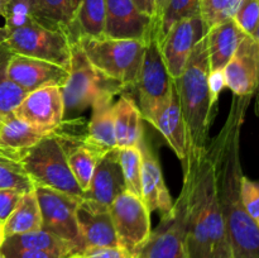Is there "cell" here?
Segmentation results:
<instances>
[{
  "mask_svg": "<svg viewBox=\"0 0 259 258\" xmlns=\"http://www.w3.org/2000/svg\"><path fill=\"white\" fill-rule=\"evenodd\" d=\"M253 96H235L219 133L207 142L217 175L218 199L224 217L233 258H259V228L250 219L240 195L244 176L240 161V134Z\"/></svg>",
  "mask_w": 259,
  "mask_h": 258,
  "instance_id": "obj_1",
  "label": "cell"
},
{
  "mask_svg": "<svg viewBox=\"0 0 259 258\" xmlns=\"http://www.w3.org/2000/svg\"><path fill=\"white\" fill-rule=\"evenodd\" d=\"M186 197L187 258H233L218 199L217 175L209 146L182 164Z\"/></svg>",
  "mask_w": 259,
  "mask_h": 258,
  "instance_id": "obj_2",
  "label": "cell"
},
{
  "mask_svg": "<svg viewBox=\"0 0 259 258\" xmlns=\"http://www.w3.org/2000/svg\"><path fill=\"white\" fill-rule=\"evenodd\" d=\"M209 72V56L205 34L195 45L182 75L175 80L180 106L186 124L189 142L187 158L199 156L209 142V131L215 116V111L210 106L207 85Z\"/></svg>",
  "mask_w": 259,
  "mask_h": 258,
  "instance_id": "obj_3",
  "label": "cell"
},
{
  "mask_svg": "<svg viewBox=\"0 0 259 258\" xmlns=\"http://www.w3.org/2000/svg\"><path fill=\"white\" fill-rule=\"evenodd\" d=\"M86 57L104 78L124 90L137 88L147 43L138 39L78 37Z\"/></svg>",
  "mask_w": 259,
  "mask_h": 258,
  "instance_id": "obj_4",
  "label": "cell"
},
{
  "mask_svg": "<svg viewBox=\"0 0 259 258\" xmlns=\"http://www.w3.org/2000/svg\"><path fill=\"white\" fill-rule=\"evenodd\" d=\"M20 162L34 187H47L71 196L82 197L83 191L68 166L60 125L39 143L20 154Z\"/></svg>",
  "mask_w": 259,
  "mask_h": 258,
  "instance_id": "obj_5",
  "label": "cell"
},
{
  "mask_svg": "<svg viewBox=\"0 0 259 258\" xmlns=\"http://www.w3.org/2000/svg\"><path fill=\"white\" fill-rule=\"evenodd\" d=\"M71 42L63 30L46 27L33 19L22 27L9 30L5 45L14 55L39 58L68 70Z\"/></svg>",
  "mask_w": 259,
  "mask_h": 258,
  "instance_id": "obj_6",
  "label": "cell"
},
{
  "mask_svg": "<svg viewBox=\"0 0 259 258\" xmlns=\"http://www.w3.org/2000/svg\"><path fill=\"white\" fill-rule=\"evenodd\" d=\"M106 89L124 91L120 85L104 78L91 65L78 40L72 39L68 78L62 88L65 116L67 113L78 114L91 106L96 96Z\"/></svg>",
  "mask_w": 259,
  "mask_h": 258,
  "instance_id": "obj_7",
  "label": "cell"
},
{
  "mask_svg": "<svg viewBox=\"0 0 259 258\" xmlns=\"http://www.w3.org/2000/svg\"><path fill=\"white\" fill-rule=\"evenodd\" d=\"M119 247L126 257L141 254L152 233L151 211L139 196L124 191L109 207Z\"/></svg>",
  "mask_w": 259,
  "mask_h": 258,
  "instance_id": "obj_8",
  "label": "cell"
},
{
  "mask_svg": "<svg viewBox=\"0 0 259 258\" xmlns=\"http://www.w3.org/2000/svg\"><path fill=\"white\" fill-rule=\"evenodd\" d=\"M174 80L169 77L162 60L158 43L152 38L146 46L139 80L137 83L142 118L152 123L154 116L168 101Z\"/></svg>",
  "mask_w": 259,
  "mask_h": 258,
  "instance_id": "obj_9",
  "label": "cell"
},
{
  "mask_svg": "<svg viewBox=\"0 0 259 258\" xmlns=\"http://www.w3.org/2000/svg\"><path fill=\"white\" fill-rule=\"evenodd\" d=\"M34 192L42 214V229L70 242L77 252L85 249L86 245L77 222L80 197L40 186H35Z\"/></svg>",
  "mask_w": 259,
  "mask_h": 258,
  "instance_id": "obj_10",
  "label": "cell"
},
{
  "mask_svg": "<svg viewBox=\"0 0 259 258\" xmlns=\"http://www.w3.org/2000/svg\"><path fill=\"white\" fill-rule=\"evenodd\" d=\"M186 234V197L181 191L174 212L161 218V224L152 230L141 254L144 258H187Z\"/></svg>",
  "mask_w": 259,
  "mask_h": 258,
  "instance_id": "obj_11",
  "label": "cell"
},
{
  "mask_svg": "<svg viewBox=\"0 0 259 258\" xmlns=\"http://www.w3.org/2000/svg\"><path fill=\"white\" fill-rule=\"evenodd\" d=\"M205 34L201 17L195 15L177 22L158 43L162 60L172 80L182 75L195 45Z\"/></svg>",
  "mask_w": 259,
  "mask_h": 258,
  "instance_id": "obj_12",
  "label": "cell"
},
{
  "mask_svg": "<svg viewBox=\"0 0 259 258\" xmlns=\"http://www.w3.org/2000/svg\"><path fill=\"white\" fill-rule=\"evenodd\" d=\"M13 115L37 128L50 131L57 128L65 120L62 89L48 86L30 91L15 108Z\"/></svg>",
  "mask_w": 259,
  "mask_h": 258,
  "instance_id": "obj_13",
  "label": "cell"
},
{
  "mask_svg": "<svg viewBox=\"0 0 259 258\" xmlns=\"http://www.w3.org/2000/svg\"><path fill=\"white\" fill-rule=\"evenodd\" d=\"M106 23L104 37L138 39L148 43L153 38V20L137 8L133 0H105Z\"/></svg>",
  "mask_w": 259,
  "mask_h": 258,
  "instance_id": "obj_14",
  "label": "cell"
},
{
  "mask_svg": "<svg viewBox=\"0 0 259 258\" xmlns=\"http://www.w3.org/2000/svg\"><path fill=\"white\" fill-rule=\"evenodd\" d=\"M7 73L27 94L48 86L62 89L68 78V70L56 63L14 53L8 61Z\"/></svg>",
  "mask_w": 259,
  "mask_h": 258,
  "instance_id": "obj_15",
  "label": "cell"
},
{
  "mask_svg": "<svg viewBox=\"0 0 259 258\" xmlns=\"http://www.w3.org/2000/svg\"><path fill=\"white\" fill-rule=\"evenodd\" d=\"M227 88L235 96H253L259 90V48L252 35H245L224 67Z\"/></svg>",
  "mask_w": 259,
  "mask_h": 258,
  "instance_id": "obj_16",
  "label": "cell"
},
{
  "mask_svg": "<svg viewBox=\"0 0 259 258\" xmlns=\"http://www.w3.org/2000/svg\"><path fill=\"white\" fill-rule=\"evenodd\" d=\"M126 191L123 169L118 157V149L108 151L99 158L89 189L81 199L101 206L110 207L114 200Z\"/></svg>",
  "mask_w": 259,
  "mask_h": 258,
  "instance_id": "obj_17",
  "label": "cell"
},
{
  "mask_svg": "<svg viewBox=\"0 0 259 258\" xmlns=\"http://www.w3.org/2000/svg\"><path fill=\"white\" fill-rule=\"evenodd\" d=\"M139 149L142 154L141 199L151 212L158 210L161 218L168 217L174 212L175 202H172L171 195L164 184L158 158L144 138L139 143Z\"/></svg>",
  "mask_w": 259,
  "mask_h": 258,
  "instance_id": "obj_18",
  "label": "cell"
},
{
  "mask_svg": "<svg viewBox=\"0 0 259 258\" xmlns=\"http://www.w3.org/2000/svg\"><path fill=\"white\" fill-rule=\"evenodd\" d=\"M77 222L86 248L119 247L109 207L81 199L77 207Z\"/></svg>",
  "mask_w": 259,
  "mask_h": 258,
  "instance_id": "obj_19",
  "label": "cell"
},
{
  "mask_svg": "<svg viewBox=\"0 0 259 258\" xmlns=\"http://www.w3.org/2000/svg\"><path fill=\"white\" fill-rule=\"evenodd\" d=\"M151 124L163 136L172 151L175 152V154L179 157L180 161L184 164L187 159L189 142H187L186 124H185L181 106H180L175 81L168 101L157 113Z\"/></svg>",
  "mask_w": 259,
  "mask_h": 258,
  "instance_id": "obj_20",
  "label": "cell"
},
{
  "mask_svg": "<svg viewBox=\"0 0 259 258\" xmlns=\"http://www.w3.org/2000/svg\"><path fill=\"white\" fill-rule=\"evenodd\" d=\"M118 90L106 89L101 91L91 104V119L88 123V141L101 153L116 148L113 119V98Z\"/></svg>",
  "mask_w": 259,
  "mask_h": 258,
  "instance_id": "obj_21",
  "label": "cell"
},
{
  "mask_svg": "<svg viewBox=\"0 0 259 258\" xmlns=\"http://www.w3.org/2000/svg\"><path fill=\"white\" fill-rule=\"evenodd\" d=\"M245 35L247 33L239 27L234 18L212 25L206 32L210 71L224 70Z\"/></svg>",
  "mask_w": 259,
  "mask_h": 258,
  "instance_id": "obj_22",
  "label": "cell"
},
{
  "mask_svg": "<svg viewBox=\"0 0 259 258\" xmlns=\"http://www.w3.org/2000/svg\"><path fill=\"white\" fill-rule=\"evenodd\" d=\"M116 148L138 147L143 137L142 114L138 104L129 96H120L113 105Z\"/></svg>",
  "mask_w": 259,
  "mask_h": 258,
  "instance_id": "obj_23",
  "label": "cell"
},
{
  "mask_svg": "<svg viewBox=\"0 0 259 258\" xmlns=\"http://www.w3.org/2000/svg\"><path fill=\"white\" fill-rule=\"evenodd\" d=\"M55 129L50 131L37 128L10 114L0 126V149L10 153L22 154L39 143Z\"/></svg>",
  "mask_w": 259,
  "mask_h": 258,
  "instance_id": "obj_24",
  "label": "cell"
},
{
  "mask_svg": "<svg viewBox=\"0 0 259 258\" xmlns=\"http://www.w3.org/2000/svg\"><path fill=\"white\" fill-rule=\"evenodd\" d=\"M15 250H55L67 255L77 252V249L70 242L45 229L5 238L0 252L8 253Z\"/></svg>",
  "mask_w": 259,
  "mask_h": 258,
  "instance_id": "obj_25",
  "label": "cell"
},
{
  "mask_svg": "<svg viewBox=\"0 0 259 258\" xmlns=\"http://www.w3.org/2000/svg\"><path fill=\"white\" fill-rule=\"evenodd\" d=\"M81 0H35L34 18L40 24L63 30L71 39V30Z\"/></svg>",
  "mask_w": 259,
  "mask_h": 258,
  "instance_id": "obj_26",
  "label": "cell"
},
{
  "mask_svg": "<svg viewBox=\"0 0 259 258\" xmlns=\"http://www.w3.org/2000/svg\"><path fill=\"white\" fill-rule=\"evenodd\" d=\"M5 238L42 229V214L34 191L23 194L17 207L2 225Z\"/></svg>",
  "mask_w": 259,
  "mask_h": 258,
  "instance_id": "obj_27",
  "label": "cell"
},
{
  "mask_svg": "<svg viewBox=\"0 0 259 258\" xmlns=\"http://www.w3.org/2000/svg\"><path fill=\"white\" fill-rule=\"evenodd\" d=\"M105 23V0H81L71 30V40L78 37H104Z\"/></svg>",
  "mask_w": 259,
  "mask_h": 258,
  "instance_id": "obj_28",
  "label": "cell"
},
{
  "mask_svg": "<svg viewBox=\"0 0 259 258\" xmlns=\"http://www.w3.org/2000/svg\"><path fill=\"white\" fill-rule=\"evenodd\" d=\"M0 189L15 190L22 194L34 191V184L20 162V154L0 149Z\"/></svg>",
  "mask_w": 259,
  "mask_h": 258,
  "instance_id": "obj_29",
  "label": "cell"
},
{
  "mask_svg": "<svg viewBox=\"0 0 259 258\" xmlns=\"http://www.w3.org/2000/svg\"><path fill=\"white\" fill-rule=\"evenodd\" d=\"M195 15H200V0H168L154 29L153 39L159 43L177 22Z\"/></svg>",
  "mask_w": 259,
  "mask_h": 258,
  "instance_id": "obj_30",
  "label": "cell"
},
{
  "mask_svg": "<svg viewBox=\"0 0 259 258\" xmlns=\"http://www.w3.org/2000/svg\"><path fill=\"white\" fill-rule=\"evenodd\" d=\"M10 52L7 45L3 46L0 51V114L10 115L15 110L18 105L22 103L24 96L27 95L22 88L13 82L7 73L8 61H9Z\"/></svg>",
  "mask_w": 259,
  "mask_h": 258,
  "instance_id": "obj_31",
  "label": "cell"
},
{
  "mask_svg": "<svg viewBox=\"0 0 259 258\" xmlns=\"http://www.w3.org/2000/svg\"><path fill=\"white\" fill-rule=\"evenodd\" d=\"M118 149L119 162L123 169L126 191L141 197L142 191V154L138 147Z\"/></svg>",
  "mask_w": 259,
  "mask_h": 258,
  "instance_id": "obj_32",
  "label": "cell"
},
{
  "mask_svg": "<svg viewBox=\"0 0 259 258\" xmlns=\"http://www.w3.org/2000/svg\"><path fill=\"white\" fill-rule=\"evenodd\" d=\"M243 0H200V17L205 33L219 22L233 18Z\"/></svg>",
  "mask_w": 259,
  "mask_h": 258,
  "instance_id": "obj_33",
  "label": "cell"
},
{
  "mask_svg": "<svg viewBox=\"0 0 259 258\" xmlns=\"http://www.w3.org/2000/svg\"><path fill=\"white\" fill-rule=\"evenodd\" d=\"M240 195L248 215L259 228V181L243 176Z\"/></svg>",
  "mask_w": 259,
  "mask_h": 258,
  "instance_id": "obj_34",
  "label": "cell"
},
{
  "mask_svg": "<svg viewBox=\"0 0 259 258\" xmlns=\"http://www.w3.org/2000/svg\"><path fill=\"white\" fill-rule=\"evenodd\" d=\"M233 18L248 35H253L259 22V0H243Z\"/></svg>",
  "mask_w": 259,
  "mask_h": 258,
  "instance_id": "obj_35",
  "label": "cell"
},
{
  "mask_svg": "<svg viewBox=\"0 0 259 258\" xmlns=\"http://www.w3.org/2000/svg\"><path fill=\"white\" fill-rule=\"evenodd\" d=\"M65 258H128L120 247H88Z\"/></svg>",
  "mask_w": 259,
  "mask_h": 258,
  "instance_id": "obj_36",
  "label": "cell"
},
{
  "mask_svg": "<svg viewBox=\"0 0 259 258\" xmlns=\"http://www.w3.org/2000/svg\"><path fill=\"white\" fill-rule=\"evenodd\" d=\"M207 85H209V95H210V106L212 110L217 113V105L219 101L220 94L227 88V81H225L224 70H214L209 72L207 77Z\"/></svg>",
  "mask_w": 259,
  "mask_h": 258,
  "instance_id": "obj_37",
  "label": "cell"
},
{
  "mask_svg": "<svg viewBox=\"0 0 259 258\" xmlns=\"http://www.w3.org/2000/svg\"><path fill=\"white\" fill-rule=\"evenodd\" d=\"M22 196V192L15 191V190L0 189V224L3 225V223L9 218Z\"/></svg>",
  "mask_w": 259,
  "mask_h": 258,
  "instance_id": "obj_38",
  "label": "cell"
},
{
  "mask_svg": "<svg viewBox=\"0 0 259 258\" xmlns=\"http://www.w3.org/2000/svg\"><path fill=\"white\" fill-rule=\"evenodd\" d=\"M2 253V252H0ZM7 258H65L67 254L55 250H15L3 253Z\"/></svg>",
  "mask_w": 259,
  "mask_h": 258,
  "instance_id": "obj_39",
  "label": "cell"
},
{
  "mask_svg": "<svg viewBox=\"0 0 259 258\" xmlns=\"http://www.w3.org/2000/svg\"><path fill=\"white\" fill-rule=\"evenodd\" d=\"M139 10L144 14L149 15L153 20L154 15V0H133Z\"/></svg>",
  "mask_w": 259,
  "mask_h": 258,
  "instance_id": "obj_40",
  "label": "cell"
},
{
  "mask_svg": "<svg viewBox=\"0 0 259 258\" xmlns=\"http://www.w3.org/2000/svg\"><path fill=\"white\" fill-rule=\"evenodd\" d=\"M167 3L168 0H154V15H153V34H154V29L157 27V23L159 22L161 19L162 14L164 12V8H166Z\"/></svg>",
  "mask_w": 259,
  "mask_h": 258,
  "instance_id": "obj_41",
  "label": "cell"
},
{
  "mask_svg": "<svg viewBox=\"0 0 259 258\" xmlns=\"http://www.w3.org/2000/svg\"><path fill=\"white\" fill-rule=\"evenodd\" d=\"M252 37L255 39V42H257L258 48H259V22H258V25H257V28H255V30H254V33H253ZM255 98H257V106H255V108H257V113L259 114V90H258V93L255 94Z\"/></svg>",
  "mask_w": 259,
  "mask_h": 258,
  "instance_id": "obj_42",
  "label": "cell"
},
{
  "mask_svg": "<svg viewBox=\"0 0 259 258\" xmlns=\"http://www.w3.org/2000/svg\"><path fill=\"white\" fill-rule=\"evenodd\" d=\"M8 35H9V30H8V28L5 27V25L0 27V46L5 45V42H7L8 39Z\"/></svg>",
  "mask_w": 259,
  "mask_h": 258,
  "instance_id": "obj_43",
  "label": "cell"
},
{
  "mask_svg": "<svg viewBox=\"0 0 259 258\" xmlns=\"http://www.w3.org/2000/svg\"><path fill=\"white\" fill-rule=\"evenodd\" d=\"M12 2H19V3H25V4H29L33 8V13H34V4L35 0H4V3H12Z\"/></svg>",
  "mask_w": 259,
  "mask_h": 258,
  "instance_id": "obj_44",
  "label": "cell"
},
{
  "mask_svg": "<svg viewBox=\"0 0 259 258\" xmlns=\"http://www.w3.org/2000/svg\"><path fill=\"white\" fill-rule=\"evenodd\" d=\"M4 240H5V234H4V232H3V228L0 227V248H2Z\"/></svg>",
  "mask_w": 259,
  "mask_h": 258,
  "instance_id": "obj_45",
  "label": "cell"
},
{
  "mask_svg": "<svg viewBox=\"0 0 259 258\" xmlns=\"http://www.w3.org/2000/svg\"><path fill=\"white\" fill-rule=\"evenodd\" d=\"M4 13V0H0V17H3Z\"/></svg>",
  "mask_w": 259,
  "mask_h": 258,
  "instance_id": "obj_46",
  "label": "cell"
},
{
  "mask_svg": "<svg viewBox=\"0 0 259 258\" xmlns=\"http://www.w3.org/2000/svg\"><path fill=\"white\" fill-rule=\"evenodd\" d=\"M8 115H3V114H0V126H2V124H3V121L5 120V118H7Z\"/></svg>",
  "mask_w": 259,
  "mask_h": 258,
  "instance_id": "obj_47",
  "label": "cell"
},
{
  "mask_svg": "<svg viewBox=\"0 0 259 258\" xmlns=\"http://www.w3.org/2000/svg\"><path fill=\"white\" fill-rule=\"evenodd\" d=\"M134 258H144V257L142 254H139V255H137V257H134Z\"/></svg>",
  "mask_w": 259,
  "mask_h": 258,
  "instance_id": "obj_48",
  "label": "cell"
},
{
  "mask_svg": "<svg viewBox=\"0 0 259 258\" xmlns=\"http://www.w3.org/2000/svg\"><path fill=\"white\" fill-rule=\"evenodd\" d=\"M0 258H7V257H5V255L3 254V253H0Z\"/></svg>",
  "mask_w": 259,
  "mask_h": 258,
  "instance_id": "obj_49",
  "label": "cell"
},
{
  "mask_svg": "<svg viewBox=\"0 0 259 258\" xmlns=\"http://www.w3.org/2000/svg\"><path fill=\"white\" fill-rule=\"evenodd\" d=\"M3 46H4V45H3ZM3 46H0V51H2V48H3Z\"/></svg>",
  "mask_w": 259,
  "mask_h": 258,
  "instance_id": "obj_50",
  "label": "cell"
},
{
  "mask_svg": "<svg viewBox=\"0 0 259 258\" xmlns=\"http://www.w3.org/2000/svg\"><path fill=\"white\" fill-rule=\"evenodd\" d=\"M0 227H2V224H0Z\"/></svg>",
  "mask_w": 259,
  "mask_h": 258,
  "instance_id": "obj_51",
  "label": "cell"
}]
</instances>
